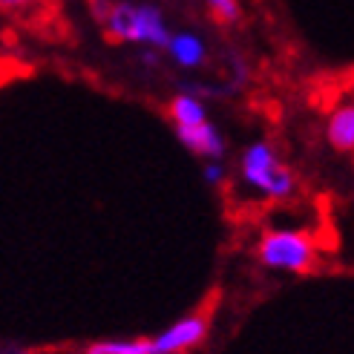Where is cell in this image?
I'll use <instances>...</instances> for the list:
<instances>
[{
  "label": "cell",
  "mask_w": 354,
  "mask_h": 354,
  "mask_svg": "<svg viewBox=\"0 0 354 354\" xmlns=\"http://www.w3.org/2000/svg\"><path fill=\"white\" fill-rule=\"evenodd\" d=\"M257 254L262 265L286 274H311L320 265V254H317V242L311 239V234L294 231V227L265 231Z\"/></svg>",
  "instance_id": "6da1fadb"
},
{
  "label": "cell",
  "mask_w": 354,
  "mask_h": 354,
  "mask_svg": "<svg viewBox=\"0 0 354 354\" xmlns=\"http://www.w3.org/2000/svg\"><path fill=\"white\" fill-rule=\"evenodd\" d=\"M326 136H328V145L337 153L354 150V107L351 104H340V107L328 115Z\"/></svg>",
  "instance_id": "ba28073f"
},
{
  "label": "cell",
  "mask_w": 354,
  "mask_h": 354,
  "mask_svg": "<svg viewBox=\"0 0 354 354\" xmlns=\"http://www.w3.org/2000/svg\"><path fill=\"white\" fill-rule=\"evenodd\" d=\"M176 136L179 141L196 156H205V158H222L225 156V141L219 136V130L214 127L210 121H202V124H193V127H176Z\"/></svg>",
  "instance_id": "277c9868"
},
{
  "label": "cell",
  "mask_w": 354,
  "mask_h": 354,
  "mask_svg": "<svg viewBox=\"0 0 354 354\" xmlns=\"http://www.w3.org/2000/svg\"><path fill=\"white\" fill-rule=\"evenodd\" d=\"M110 41L118 44H138L136 41V3H110V12L101 21Z\"/></svg>",
  "instance_id": "5b68a950"
},
{
  "label": "cell",
  "mask_w": 354,
  "mask_h": 354,
  "mask_svg": "<svg viewBox=\"0 0 354 354\" xmlns=\"http://www.w3.org/2000/svg\"><path fill=\"white\" fill-rule=\"evenodd\" d=\"M210 317H214V303L205 299L193 314H185L182 320L167 326L158 337H150V354H187L199 348L210 331Z\"/></svg>",
  "instance_id": "3957f363"
},
{
  "label": "cell",
  "mask_w": 354,
  "mask_h": 354,
  "mask_svg": "<svg viewBox=\"0 0 354 354\" xmlns=\"http://www.w3.org/2000/svg\"><path fill=\"white\" fill-rule=\"evenodd\" d=\"M32 6H38V0H0V12L3 15H24Z\"/></svg>",
  "instance_id": "7c38bea8"
},
{
  "label": "cell",
  "mask_w": 354,
  "mask_h": 354,
  "mask_svg": "<svg viewBox=\"0 0 354 354\" xmlns=\"http://www.w3.org/2000/svg\"><path fill=\"white\" fill-rule=\"evenodd\" d=\"M167 52H170V58L185 66V69H199L207 58V52H205V44L202 38H196L193 32H176L167 38Z\"/></svg>",
  "instance_id": "52a82bcc"
},
{
  "label": "cell",
  "mask_w": 354,
  "mask_h": 354,
  "mask_svg": "<svg viewBox=\"0 0 354 354\" xmlns=\"http://www.w3.org/2000/svg\"><path fill=\"white\" fill-rule=\"evenodd\" d=\"M205 3H207L210 17H214L216 24H222V26H231L242 17L239 0H205Z\"/></svg>",
  "instance_id": "8fae6325"
},
{
  "label": "cell",
  "mask_w": 354,
  "mask_h": 354,
  "mask_svg": "<svg viewBox=\"0 0 354 354\" xmlns=\"http://www.w3.org/2000/svg\"><path fill=\"white\" fill-rule=\"evenodd\" d=\"M170 38L165 15L156 6H136V41L147 46H165Z\"/></svg>",
  "instance_id": "8992f818"
},
{
  "label": "cell",
  "mask_w": 354,
  "mask_h": 354,
  "mask_svg": "<svg viewBox=\"0 0 354 354\" xmlns=\"http://www.w3.org/2000/svg\"><path fill=\"white\" fill-rule=\"evenodd\" d=\"M170 118L176 127H193V124L207 121V113L202 107V101L193 93H182L170 101Z\"/></svg>",
  "instance_id": "9c48e42d"
},
{
  "label": "cell",
  "mask_w": 354,
  "mask_h": 354,
  "mask_svg": "<svg viewBox=\"0 0 354 354\" xmlns=\"http://www.w3.org/2000/svg\"><path fill=\"white\" fill-rule=\"evenodd\" d=\"M81 354H150L147 340H98Z\"/></svg>",
  "instance_id": "30bf717a"
},
{
  "label": "cell",
  "mask_w": 354,
  "mask_h": 354,
  "mask_svg": "<svg viewBox=\"0 0 354 354\" xmlns=\"http://www.w3.org/2000/svg\"><path fill=\"white\" fill-rule=\"evenodd\" d=\"M205 182H210V185H222V182H225V167H222L219 162H210V165L205 167Z\"/></svg>",
  "instance_id": "4fadbf2b"
},
{
  "label": "cell",
  "mask_w": 354,
  "mask_h": 354,
  "mask_svg": "<svg viewBox=\"0 0 354 354\" xmlns=\"http://www.w3.org/2000/svg\"><path fill=\"white\" fill-rule=\"evenodd\" d=\"M239 170H242V179L265 199H277V202L288 199L297 187L294 173L279 162L277 150L268 145V141H257V145L248 147L242 153Z\"/></svg>",
  "instance_id": "7a4b0ae2"
}]
</instances>
